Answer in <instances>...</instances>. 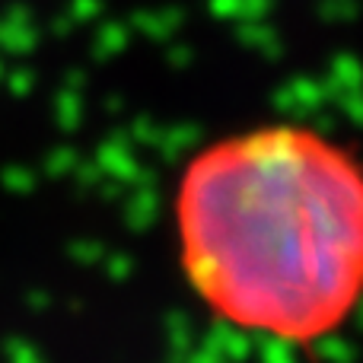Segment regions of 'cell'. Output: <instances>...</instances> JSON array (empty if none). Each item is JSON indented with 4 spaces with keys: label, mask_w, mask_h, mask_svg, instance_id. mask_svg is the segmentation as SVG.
<instances>
[{
    "label": "cell",
    "mask_w": 363,
    "mask_h": 363,
    "mask_svg": "<svg viewBox=\"0 0 363 363\" xmlns=\"http://www.w3.org/2000/svg\"><path fill=\"white\" fill-rule=\"evenodd\" d=\"M172 239L220 325L313 347L363 309V160L300 121L223 134L182 166Z\"/></svg>",
    "instance_id": "cell-1"
}]
</instances>
